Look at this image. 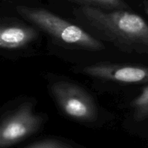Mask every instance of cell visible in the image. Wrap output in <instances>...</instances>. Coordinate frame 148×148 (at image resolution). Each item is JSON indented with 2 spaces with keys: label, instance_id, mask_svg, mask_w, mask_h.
Returning <instances> with one entry per match:
<instances>
[{
  "label": "cell",
  "instance_id": "30bf717a",
  "mask_svg": "<svg viewBox=\"0 0 148 148\" xmlns=\"http://www.w3.org/2000/svg\"><path fill=\"white\" fill-rule=\"evenodd\" d=\"M143 7H144V10L146 14L148 15V1H144L143 2Z\"/></svg>",
  "mask_w": 148,
  "mask_h": 148
},
{
  "label": "cell",
  "instance_id": "5b68a950",
  "mask_svg": "<svg viewBox=\"0 0 148 148\" xmlns=\"http://www.w3.org/2000/svg\"><path fill=\"white\" fill-rule=\"evenodd\" d=\"M85 75L101 80L123 84L148 83V66L99 62L82 69Z\"/></svg>",
  "mask_w": 148,
  "mask_h": 148
},
{
  "label": "cell",
  "instance_id": "ba28073f",
  "mask_svg": "<svg viewBox=\"0 0 148 148\" xmlns=\"http://www.w3.org/2000/svg\"><path fill=\"white\" fill-rule=\"evenodd\" d=\"M133 118L137 122L148 119V85L142 88L140 93L130 103Z\"/></svg>",
  "mask_w": 148,
  "mask_h": 148
},
{
  "label": "cell",
  "instance_id": "3957f363",
  "mask_svg": "<svg viewBox=\"0 0 148 148\" xmlns=\"http://www.w3.org/2000/svg\"><path fill=\"white\" fill-rule=\"evenodd\" d=\"M51 93L65 116L79 122H92L98 117L96 104L92 95L79 85L58 81L50 86Z\"/></svg>",
  "mask_w": 148,
  "mask_h": 148
},
{
  "label": "cell",
  "instance_id": "6da1fadb",
  "mask_svg": "<svg viewBox=\"0 0 148 148\" xmlns=\"http://www.w3.org/2000/svg\"><path fill=\"white\" fill-rule=\"evenodd\" d=\"M77 14L122 51L148 53V24L131 10L107 11L81 6L77 10Z\"/></svg>",
  "mask_w": 148,
  "mask_h": 148
},
{
  "label": "cell",
  "instance_id": "52a82bcc",
  "mask_svg": "<svg viewBox=\"0 0 148 148\" xmlns=\"http://www.w3.org/2000/svg\"><path fill=\"white\" fill-rule=\"evenodd\" d=\"M81 6L95 7L107 11L131 10V7L124 0H69Z\"/></svg>",
  "mask_w": 148,
  "mask_h": 148
},
{
  "label": "cell",
  "instance_id": "277c9868",
  "mask_svg": "<svg viewBox=\"0 0 148 148\" xmlns=\"http://www.w3.org/2000/svg\"><path fill=\"white\" fill-rule=\"evenodd\" d=\"M44 119L33 111V104L26 102L5 116L0 126V147L7 148L38 131Z\"/></svg>",
  "mask_w": 148,
  "mask_h": 148
},
{
  "label": "cell",
  "instance_id": "8992f818",
  "mask_svg": "<svg viewBox=\"0 0 148 148\" xmlns=\"http://www.w3.org/2000/svg\"><path fill=\"white\" fill-rule=\"evenodd\" d=\"M38 28L20 23L2 21L0 27V47L7 50L24 48L38 36Z\"/></svg>",
  "mask_w": 148,
  "mask_h": 148
},
{
  "label": "cell",
  "instance_id": "9c48e42d",
  "mask_svg": "<svg viewBox=\"0 0 148 148\" xmlns=\"http://www.w3.org/2000/svg\"><path fill=\"white\" fill-rule=\"evenodd\" d=\"M25 148H73L70 145L56 139H46L30 145Z\"/></svg>",
  "mask_w": 148,
  "mask_h": 148
},
{
  "label": "cell",
  "instance_id": "7a4b0ae2",
  "mask_svg": "<svg viewBox=\"0 0 148 148\" xmlns=\"http://www.w3.org/2000/svg\"><path fill=\"white\" fill-rule=\"evenodd\" d=\"M16 10L25 20L45 32L59 44L89 51L105 49L103 43L79 26L74 25L49 10L19 5Z\"/></svg>",
  "mask_w": 148,
  "mask_h": 148
}]
</instances>
